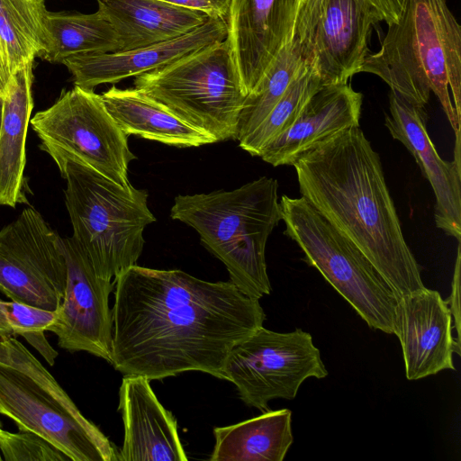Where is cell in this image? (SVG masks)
Wrapping results in <instances>:
<instances>
[{
    "label": "cell",
    "mask_w": 461,
    "mask_h": 461,
    "mask_svg": "<svg viewBox=\"0 0 461 461\" xmlns=\"http://www.w3.org/2000/svg\"><path fill=\"white\" fill-rule=\"evenodd\" d=\"M294 167L302 197L365 254L398 299L425 286L380 157L359 126L316 144Z\"/></svg>",
    "instance_id": "2"
},
{
    "label": "cell",
    "mask_w": 461,
    "mask_h": 461,
    "mask_svg": "<svg viewBox=\"0 0 461 461\" xmlns=\"http://www.w3.org/2000/svg\"><path fill=\"white\" fill-rule=\"evenodd\" d=\"M211 461H282L294 442L292 411H266L244 421L213 429Z\"/></svg>",
    "instance_id": "23"
},
{
    "label": "cell",
    "mask_w": 461,
    "mask_h": 461,
    "mask_svg": "<svg viewBox=\"0 0 461 461\" xmlns=\"http://www.w3.org/2000/svg\"><path fill=\"white\" fill-rule=\"evenodd\" d=\"M67 283L61 238L32 207L0 230V292L47 311L59 307Z\"/></svg>",
    "instance_id": "11"
},
{
    "label": "cell",
    "mask_w": 461,
    "mask_h": 461,
    "mask_svg": "<svg viewBox=\"0 0 461 461\" xmlns=\"http://www.w3.org/2000/svg\"><path fill=\"white\" fill-rule=\"evenodd\" d=\"M411 104L438 97L455 132L461 117V26L446 0H404L380 49L361 68Z\"/></svg>",
    "instance_id": "3"
},
{
    "label": "cell",
    "mask_w": 461,
    "mask_h": 461,
    "mask_svg": "<svg viewBox=\"0 0 461 461\" xmlns=\"http://www.w3.org/2000/svg\"><path fill=\"white\" fill-rule=\"evenodd\" d=\"M110 364L161 380L186 371L223 379L232 348L263 326L259 300L230 281L134 265L114 279Z\"/></svg>",
    "instance_id": "1"
},
{
    "label": "cell",
    "mask_w": 461,
    "mask_h": 461,
    "mask_svg": "<svg viewBox=\"0 0 461 461\" xmlns=\"http://www.w3.org/2000/svg\"><path fill=\"white\" fill-rule=\"evenodd\" d=\"M123 442L117 461H186L177 421L153 392L149 380L124 375L119 391Z\"/></svg>",
    "instance_id": "18"
},
{
    "label": "cell",
    "mask_w": 461,
    "mask_h": 461,
    "mask_svg": "<svg viewBox=\"0 0 461 461\" xmlns=\"http://www.w3.org/2000/svg\"><path fill=\"white\" fill-rule=\"evenodd\" d=\"M425 107L417 106L394 91L389 94V114L384 125L392 137L411 152L436 197V226L460 241L461 238V166L460 131L456 133L454 161L438 154L426 127Z\"/></svg>",
    "instance_id": "14"
},
{
    "label": "cell",
    "mask_w": 461,
    "mask_h": 461,
    "mask_svg": "<svg viewBox=\"0 0 461 461\" xmlns=\"http://www.w3.org/2000/svg\"><path fill=\"white\" fill-rule=\"evenodd\" d=\"M45 0H0V50L14 76L50 50Z\"/></svg>",
    "instance_id": "24"
},
{
    "label": "cell",
    "mask_w": 461,
    "mask_h": 461,
    "mask_svg": "<svg viewBox=\"0 0 461 461\" xmlns=\"http://www.w3.org/2000/svg\"><path fill=\"white\" fill-rule=\"evenodd\" d=\"M170 217L195 230L240 292L258 300L271 293L266 246L282 221L276 179L262 176L230 191L177 195Z\"/></svg>",
    "instance_id": "4"
},
{
    "label": "cell",
    "mask_w": 461,
    "mask_h": 461,
    "mask_svg": "<svg viewBox=\"0 0 461 461\" xmlns=\"http://www.w3.org/2000/svg\"><path fill=\"white\" fill-rule=\"evenodd\" d=\"M452 330L448 303L438 291L424 286L398 299L394 334L408 380L455 370L453 354L460 355V345Z\"/></svg>",
    "instance_id": "15"
},
{
    "label": "cell",
    "mask_w": 461,
    "mask_h": 461,
    "mask_svg": "<svg viewBox=\"0 0 461 461\" xmlns=\"http://www.w3.org/2000/svg\"><path fill=\"white\" fill-rule=\"evenodd\" d=\"M363 95L350 85L321 86L308 100L294 122L260 151L265 162L294 166L316 144L350 127L359 126Z\"/></svg>",
    "instance_id": "19"
},
{
    "label": "cell",
    "mask_w": 461,
    "mask_h": 461,
    "mask_svg": "<svg viewBox=\"0 0 461 461\" xmlns=\"http://www.w3.org/2000/svg\"><path fill=\"white\" fill-rule=\"evenodd\" d=\"M98 11L114 29L121 50L160 43L203 24L204 13L162 0H96Z\"/></svg>",
    "instance_id": "20"
},
{
    "label": "cell",
    "mask_w": 461,
    "mask_h": 461,
    "mask_svg": "<svg viewBox=\"0 0 461 461\" xmlns=\"http://www.w3.org/2000/svg\"><path fill=\"white\" fill-rule=\"evenodd\" d=\"M302 4L303 0H230L227 39L247 95L294 40Z\"/></svg>",
    "instance_id": "13"
},
{
    "label": "cell",
    "mask_w": 461,
    "mask_h": 461,
    "mask_svg": "<svg viewBox=\"0 0 461 461\" xmlns=\"http://www.w3.org/2000/svg\"><path fill=\"white\" fill-rule=\"evenodd\" d=\"M65 203L72 240L86 254L96 275L116 278L136 265L144 247V229L156 221L146 190L122 186L77 162H68Z\"/></svg>",
    "instance_id": "6"
},
{
    "label": "cell",
    "mask_w": 461,
    "mask_h": 461,
    "mask_svg": "<svg viewBox=\"0 0 461 461\" xmlns=\"http://www.w3.org/2000/svg\"><path fill=\"white\" fill-rule=\"evenodd\" d=\"M284 233L373 330L394 334L398 298L365 254L303 197L279 200Z\"/></svg>",
    "instance_id": "8"
},
{
    "label": "cell",
    "mask_w": 461,
    "mask_h": 461,
    "mask_svg": "<svg viewBox=\"0 0 461 461\" xmlns=\"http://www.w3.org/2000/svg\"><path fill=\"white\" fill-rule=\"evenodd\" d=\"M322 86L321 78L311 63L305 66L289 86L284 95L272 108L263 122L239 146L252 156L272 140L286 131L296 120L311 96Z\"/></svg>",
    "instance_id": "27"
},
{
    "label": "cell",
    "mask_w": 461,
    "mask_h": 461,
    "mask_svg": "<svg viewBox=\"0 0 461 461\" xmlns=\"http://www.w3.org/2000/svg\"><path fill=\"white\" fill-rule=\"evenodd\" d=\"M309 62L296 40L288 42L246 96L239 117L237 140L250 134L284 95Z\"/></svg>",
    "instance_id": "26"
},
{
    "label": "cell",
    "mask_w": 461,
    "mask_h": 461,
    "mask_svg": "<svg viewBox=\"0 0 461 461\" xmlns=\"http://www.w3.org/2000/svg\"><path fill=\"white\" fill-rule=\"evenodd\" d=\"M183 7L199 10L210 18H218L227 23L230 0H162Z\"/></svg>",
    "instance_id": "30"
},
{
    "label": "cell",
    "mask_w": 461,
    "mask_h": 461,
    "mask_svg": "<svg viewBox=\"0 0 461 461\" xmlns=\"http://www.w3.org/2000/svg\"><path fill=\"white\" fill-rule=\"evenodd\" d=\"M3 428V422L0 420V429ZM3 460V457L0 453V461Z\"/></svg>",
    "instance_id": "36"
},
{
    "label": "cell",
    "mask_w": 461,
    "mask_h": 461,
    "mask_svg": "<svg viewBox=\"0 0 461 461\" xmlns=\"http://www.w3.org/2000/svg\"><path fill=\"white\" fill-rule=\"evenodd\" d=\"M12 77L0 50V99L5 98Z\"/></svg>",
    "instance_id": "34"
},
{
    "label": "cell",
    "mask_w": 461,
    "mask_h": 461,
    "mask_svg": "<svg viewBox=\"0 0 461 461\" xmlns=\"http://www.w3.org/2000/svg\"><path fill=\"white\" fill-rule=\"evenodd\" d=\"M46 25L51 45L41 59L50 63H62L77 54L121 50L114 29L98 10L93 14L48 11Z\"/></svg>",
    "instance_id": "25"
},
{
    "label": "cell",
    "mask_w": 461,
    "mask_h": 461,
    "mask_svg": "<svg viewBox=\"0 0 461 461\" xmlns=\"http://www.w3.org/2000/svg\"><path fill=\"white\" fill-rule=\"evenodd\" d=\"M134 87L216 142L237 140L247 94L227 38L135 77Z\"/></svg>",
    "instance_id": "7"
},
{
    "label": "cell",
    "mask_w": 461,
    "mask_h": 461,
    "mask_svg": "<svg viewBox=\"0 0 461 461\" xmlns=\"http://www.w3.org/2000/svg\"><path fill=\"white\" fill-rule=\"evenodd\" d=\"M101 97L109 113L127 136L135 135L179 148L216 142L135 87L121 89L112 86Z\"/></svg>",
    "instance_id": "22"
},
{
    "label": "cell",
    "mask_w": 461,
    "mask_h": 461,
    "mask_svg": "<svg viewBox=\"0 0 461 461\" xmlns=\"http://www.w3.org/2000/svg\"><path fill=\"white\" fill-rule=\"evenodd\" d=\"M67 262L64 296L47 330L58 338L59 348L85 351L110 363L113 313L109 295L114 281L96 275L89 259L71 237L63 238Z\"/></svg>",
    "instance_id": "12"
},
{
    "label": "cell",
    "mask_w": 461,
    "mask_h": 461,
    "mask_svg": "<svg viewBox=\"0 0 461 461\" xmlns=\"http://www.w3.org/2000/svg\"><path fill=\"white\" fill-rule=\"evenodd\" d=\"M0 414L20 431L42 437L71 461H117L115 446L13 336L0 338Z\"/></svg>",
    "instance_id": "5"
},
{
    "label": "cell",
    "mask_w": 461,
    "mask_h": 461,
    "mask_svg": "<svg viewBox=\"0 0 461 461\" xmlns=\"http://www.w3.org/2000/svg\"><path fill=\"white\" fill-rule=\"evenodd\" d=\"M33 62L12 77L3 99L0 130V204L16 207L28 203L24 177L26 137L33 108Z\"/></svg>",
    "instance_id": "21"
},
{
    "label": "cell",
    "mask_w": 461,
    "mask_h": 461,
    "mask_svg": "<svg viewBox=\"0 0 461 461\" xmlns=\"http://www.w3.org/2000/svg\"><path fill=\"white\" fill-rule=\"evenodd\" d=\"M30 124L40 139L41 149L50 156L60 174L72 161L122 186L130 185L129 164L136 157L129 148L128 136L94 90L75 86L62 91Z\"/></svg>",
    "instance_id": "9"
},
{
    "label": "cell",
    "mask_w": 461,
    "mask_h": 461,
    "mask_svg": "<svg viewBox=\"0 0 461 461\" xmlns=\"http://www.w3.org/2000/svg\"><path fill=\"white\" fill-rule=\"evenodd\" d=\"M378 20L361 0H323L308 61L322 86L348 83L369 54L372 26Z\"/></svg>",
    "instance_id": "16"
},
{
    "label": "cell",
    "mask_w": 461,
    "mask_h": 461,
    "mask_svg": "<svg viewBox=\"0 0 461 461\" xmlns=\"http://www.w3.org/2000/svg\"><path fill=\"white\" fill-rule=\"evenodd\" d=\"M56 318V311H47L0 298V338H23L34 331H46Z\"/></svg>",
    "instance_id": "29"
},
{
    "label": "cell",
    "mask_w": 461,
    "mask_h": 461,
    "mask_svg": "<svg viewBox=\"0 0 461 461\" xmlns=\"http://www.w3.org/2000/svg\"><path fill=\"white\" fill-rule=\"evenodd\" d=\"M327 375L312 335L301 329L276 332L262 326L232 348L223 366V380L262 412L271 400L294 399L306 379Z\"/></svg>",
    "instance_id": "10"
},
{
    "label": "cell",
    "mask_w": 461,
    "mask_h": 461,
    "mask_svg": "<svg viewBox=\"0 0 461 461\" xmlns=\"http://www.w3.org/2000/svg\"><path fill=\"white\" fill-rule=\"evenodd\" d=\"M370 8L378 22L390 25L400 17L404 0H361Z\"/></svg>",
    "instance_id": "31"
},
{
    "label": "cell",
    "mask_w": 461,
    "mask_h": 461,
    "mask_svg": "<svg viewBox=\"0 0 461 461\" xmlns=\"http://www.w3.org/2000/svg\"><path fill=\"white\" fill-rule=\"evenodd\" d=\"M0 453L5 461H71L42 437L31 432L0 429Z\"/></svg>",
    "instance_id": "28"
},
{
    "label": "cell",
    "mask_w": 461,
    "mask_h": 461,
    "mask_svg": "<svg viewBox=\"0 0 461 461\" xmlns=\"http://www.w3.org/2000/svg\"><path fill=\"white\" fill-rule=\"evenodd\" d=\"M460 241H458L457 255L455 266V271L452 281V291L448 300V307L452 318H454L453 329L457 334L456 342L460 345Z\"/></svg>",
    "instance_id": "32"
},
{
    "label": "cell",
    "mask_w": 461,
    "mask_h": 461,
    "mask_svg": "<svg viewBox=\"0 0 461 461\" xmlns=\"http://www.w3.org/2000/svg\"><path fill=\"white\" fill-rule=\"evenodd\" d=\"M23 339L43 357L50 366L54 365L59 353L50 346L45 337L44 331L28 333Z\"/></svg>",
    "instance_id": "33"
},
{
    "label": "cell",
    "mask_w": 461,
    "mask_h": 461,
    "mask_svg": "<svg viewBox=\"0 0 461 461\" xmlns=\"http://www.w3.org/2000/svg\"><path fill=\"white\" fill-rule=\"evenodd\" d=\"M227 23L209 18L193 31L170 41L106 53H85L66 58L63 64L75 86L92 89L115 84L131 77L165 66L190 52L227 38Z\"/></svg>",
    "instance_id": "17"
},
{
    "label": "cell",
    "mask_w": 461,
    "mask_h": 461,
    "mask_svg": "<svg viewBox=\"0 0 461 461\" xmlns=\"http://www.w3.org/2000/svg\"><path fill=\"white\" fill-rule=\"evenodd\" d=\"M2 118H3V99H0V130H1V124H2Z\"/></svg>",
    "instance_id": "35"
}]
</instances>
